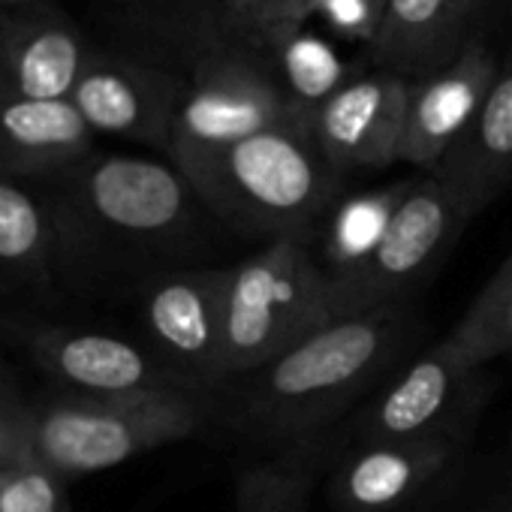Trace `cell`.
Masks as SVG:
<instances>
[{"mask_svg": "<svg viewBox=\"0 0 512 512\" xmlns=\"http://www.w3.org/2000/svg\"><path fill=\"white\" fill-rule=\"evenodd\" d=\"M31 187L49 214L61 296L133 299L154 275L211 253L217 220L169 160L94 151Z\"/></svg>", "mask_w": 512, "mask_h": 512, "instance_id": "obj_1", "label": "cell"}, {"mask_svg": "<svg viewBox=\"0 0 512 512\" xmlns=\"http://www.w3.org/2000/svg\"><path fill=\"white\" fill-rule=\"evenodd\" d=\"M419 335L416 302L332 320L281 359L223 383L214 425L263 452L332 434L413 359Z\"/></svg>", "mask_w": 512, "mask_h": 512, "instance_id": "obj_2", "label": "cell"}, {"mask_svg": "<svg viewBox=\"0 0 512 512\" xmlns=\"http://www.w3.org/2000/svg\"><path fill=\"white\" fill-rule=\"evenodd\" d=\"M175 166L220 226L266 241L314 235L344 184L305 127L266 130Z\"/></svg>", "mask_w": 512, "mask_h": 512, "instance_id": "obj_3", "label": "cell"}, {"mask_svg": "<svg viewBox=\"0 0 512 512\" xmlns=\"http://www.w3.org/2000/svg\"><path fill=\"white\" fill-rule=\"evenodd\" d=\"M211 425L214 395L91 398L52 389L34 398V458L70 479L118 467L169 443H184Z\"/></svg>", "mask_w": 512, "mask_h": 512, "instance_id": "obj_4", "label": "cell"}, {"mask_svg": "<svg viewBox=\"0 0 512 512\" xmlns=\"http://www.w3.org/2000/svg\"><path fill=\"white\" fill-rule=\"evenodd\" d=\"M329 323V281L311 235L266 241L232 266L223 311L226 383L281 359Z\"/></svg>", "mask_w": 512, "mask_h": 512, "instance_id": "obj_5", "label": "cell"}, {"mask_svg": "<svg viewBox=\"0 0 512 512\" xmlns=\"http://www.w3.org/2000/svg\"><path fill=\"white\" fill-rule=\"evenodd\" d=\"M473 208L434 172L413 178L380 244L329 281L332 320L413 305L473 220Z\"/></svg>", "mask_w": 512, "mask_h": 512, "instance_id": "obj_6", "label": "cell"}, {"mask_svg": "<svg viewBox=\"0 0 512 512\" xmlns=\"http://www.w3.org/2000/svg\"><path fill=\"white\" fill-rule=\"evenodd\" d=\"M488 398V365L449 335L404 362L344 425V443L473 437Z\"/></svg>", "mask_w": 512, "mask_h": 512, "instance_id": "obj_7", "label": "cell"}, {"mask_svg": "<svg viewBox=\"0 0 512 512\" xmlns=\"http://www.w3.org/2000/svg\"><path fill=\"white\" fill-rule=\"evenodd\" d=\"M302 127L284 97L269 52L256 43L199 55L169 139V163L220 151L256 133ZM308 130V127H305Z\"/></svg>", "mask_w": 512, "mask_h": 512, "instance_id": "obj_8", "label": "cell"}, {"mask_svg": "<svg viewBox=\"0 0 512 512\" xmlns=\"http://www.w3.org/2000/svg\"><path fill=\"white\" fill-rule=\"evenodd\" d=\"M0 338L28 356V362L52 380V389L91 398H133L196 392L172 371L148 344L121 335L64 326L31 314H0Z\"/></svg>", "mask_w": 512, "mask_h": 512, "instance_id": "obj_9", "label": "cell"}, {"mask_svg": "<svg viewBox=\"0 0 512 512\" xmlns=\"http://www.w3.org/2000/svg\"><path fill=\"white\" fill-rule=\"evenodd\" d=\"M232 266H181L145 281L133 302L145 344L193 389L214 395L223 371V311Z\"/></svg>", "mask_w": 512, "mask_h": 512, "instance_id": "obj_10", "label": "cell"}, {"mask_svg": "<svg viewBox=\"0 0 512 512\" xmlns=\"http://www.w3.org/2000/svg\"><path fill=\"white\" fill-rule=\"evenodd\" d=\"M473 437L344 443L329 464L335 512H416L467 464Z\"/></svg>", "mask_w": 512, "mask_h": 512, "instance_id": "obj_11", "label": "cell"}, {"mask_svg": "<svg viewBox=\"0 0 512 512\" xmlns=\"http://www.w3.org/2000/svg\"><path fill=\"white\" fill-rule=\"evenodd\" d=\"M187 76L124 52L94 49L73 91V106L97 136L169 151Z\"/></svg>", "mask_w": 512, "mask_h": 512, "instance_id": "obj_12", "label": "cell"}, {"mask_svg": "<svg viewBox=\"0 0 512 512\" xmlns=\"http://www.w3.org/2000/svg\"><path fill=\"white\" fill-rule=\"evenodd\" d=\"M407 79L368 70L332 94L308 121V133L338 175L380 172L401 163Z\"/></svg>", "mask_w": 512, "mask_h": 512, "instance_id": "obj_13", "label": "cell"}, {"mask_svg": "<svg viewBox=\"0 0 512 512\" xmlns=\"http://www.w3.org/2000/svg\"><path fill=\"white\" fill-rule=\"evenodd\" d=\"M91 52L85 31L55 0L0 10V106L70 100Z\"/></svg>", "mask_w": 512, "mask_h": 512, "instance_id": "obj_14", "label": "cell"}, {"mask_svg": "<svg viewBox=\"0 0 512 512\" xmlns=\"http://www.w3.org/2000/svg\"><path fill=\"white\" fill-rule=\"evenodd\" d=\"M500 70V58L479 40L449 67L407 79V118L401 163L434 172L452 145L467 133Z\"/></svg>", "mask_w": 512, "mask_h": 512, "instance_id": "obj_15", "label": "cell"}, {"mask_svg": "<svg viewBox=\"0 0 512 512\" xmlns=\"http://www.w3.org/2000/svg\"><path fill=\"white\" fill-rule=\"evenodd\" d=\"M488 0H386L383 25L368 46L371 70L422 79L479 43Z\"/></svg>", "mask_w": 512, "mask_h": 512, "instance_id": "obj_16", "label": "cell"}, {"mask_svg": "<svg viewBox=\"0 0 512 512\" xmlns=\"http://www.w3.org/2000/svg\"><path fill=\"white\" fill-rule=\"evenodd\" d=\"M97 151V133L73 100L0 106V175L40 181Z\"/></svg>", "mask_w": 512, "mask_h": 512, "instance_id": "obj_17", "label": "cell"}, {"mask_svg": "<svg viewBox=\"0 0 512 512\" xmlns=\"http://www.w3.org/2000/svg\"><path fill=\"white\" fill-rule=\"evenodd\" d=\"M470 208L485 211L512 184V52L500 61L497 79L467 133L434 169Z\"/></svg>", "mask_w": 512, "mask_h": 512, "instance_id": "obj_18", "label": "cell"}, {"mask_svg": "<svg viewBox=\"0 0 512 512\" xmlns=\"http://www.w3.org/2000/svg\"><path fill=\"white\" fill-rule=\"evenodd\" d=\"M19 296L55 302L52 229L31 184L0 175V305Z\"/></svg>", "mask_w": 512, "mask_h": 512, "instance_id": "obj_19", "label": "cell"}, {"mask_svg": "<svg viewBox=\"0 0 512 512\" xmlns=\"http://www.w3.org/2000/svg\"><path fill=\"white\" fill-rule=\"evenodd\" d=\"M344 446L341 428L253 458L235 482V512H311L323 470Z\"/></svg>", "mask_w": 512, "mask_h": 512, "instance_id": "obj_20", "label": "cell"}, {"mask_svg": "<svg viewBox=\"0 0 512 512\" xmlns=\"http://www.w3.org/2000/svg\"><path fill=\"white\" fill-rule=\"evenodd\" d=\"M410 184L413 178H401L377 190L341 193L332 202V208L323 214V220L317 223L311 235L317 260L326 272V281H335L347 275L350 269H356L380 244Z\"/></svg>", "mask_w": 512, "mask_h": 512, "instance_id": "obj_21", "label": "cell"}, {"mask_svg": "<svg viewBox=\"0 0 512 512\" xmlns=\"http://www.w3.org/2000/svg\"><path fill=\"white\" fill-rule=\"evenodd\" d=\"M272 49V64L278 73V82L284 88V97L302 127H308L311 115L338 94L347 82H353L359 73L344 64V58L320 37L299 31L287 40H278Z\"/></svg>", "mask_w": 512, "mask_h": 512, "instance_id": "obj_22", "label": "cell"}, {"mask_svg": "<svg viewBox=\"0 0 512 512\" xmlns=\"http://www.w3.org/2000/svg\"><path fill=\"white\" fill-rule=\"evenodd\" d=\"M0 512H70L67 479L37 458L4 467L0 470Z\"/></svg>", "mask_w": 512, "mask_h": 512, "instance_id": "obj_23", "label": "cell"}, {"mask_svg": "<svg viewBox=\"0 0 512 512\" xmlns=\"http://www.w3.org/2000/svg\"><path fill=\"white\" fill-rule=\"evenodd\" d=\"M34 461V398L0 356V470Z\"/></svg>", "mask_w": 512, "mask_h": 512, "instance_id": "obj_24", "label": "cell"}, {"mask_svg": "<svg viewBox=\"0 0 512 512\" xmlns=\"http://www.w3.org/2000/svg\"><path fill=\"white\" fill-rule=\"evenodd\" d=\"M323 0H247V10L241 16L244 40L256 46H275L287 40L317 16Z\"/></svg>", "mask_w": 512, "mask_h": 512, "instance_id": "obj_25", "label": "cell"}, {"mask_svg": "<svg viewBox=\"0 0 512 512\" xmlns=\"http://www.w3.org/2000/svg\"><path fill=\"white\" fill-rule=\"evenodd\" d=\"M449 338L479 365H491L500 356L512 359V296L488 314H464Z\"/></svg>", "mask_w": 512, "mask_h": 512, "instance_id": "obj_26", "label": "cell"}, {"mask_svg": "<svg viewBox=\"0 0 512 512\" xmlns=\"http://www.w3.org/2000/svg\"><path fill=\"white\" fill-rule=\"evenodd\" d=\"M386 13V0H323L317 19L347 43L371 46Z\"/></svg>", "mask_w": 512, "mask_h": 512, "instance_id": "obj_27", "label": "cell"}, {"mask_svg": "<svg viewBox=\"0 0 512 512\" xmlns=\"http://www.w3.org/2000/svg\"><path fill=\"white\" fill-rule=\"evenodd\" d=\"M512 296V253L506 256V260L497 266V272L485 281V287L479 290V296L473 299V305L464 311V314H488L491 308H497L500 302H506Z\"/></svg>", "mask_w": 512, "mask_h": 512, "instance_id": "obj_28", "label": "cell"}, {"mask_svg": "<svg viewBox=\"0 0 512 512\" xmlns=\"http://www.w3.org/2000/svg\"><path fill=\"white\" fill-rule=\"evenodd\" d=\"M220 10L232 19V22H241L244 10H247V0H217Z\"/></svg>", "mask_w": 512, "mask_h": 512, "instance_id": "obj_29", "label": "cell"}, {"mask_svg": "<svg viewBox=\"0 0 512 512\" xmlns=\"http://www.w3.org/2000/svg\"><path fill=\"white\" fill-rule=\"evenodd\" d=\"M49 4V0H0V10H22V7H37Z\"/></svg>", "mask_w": 512, "mask_h": 512, "instance_id": "obj_30", "label": "cell"}, {"mask_svg": "<svg viewBox=\"0 0 512 512\" xmlns=\"http://www.w3.org/2000/svg\"><path fill=\"white\" fill-rule=\"evenodd\" d=\"M494 512H512V491H509V494L494 506Z\"/></svg>", "mask_w": 512, "mask_h": 512, "instance_id": "obj_31", "label": "cell"}, {"mask_svg": "<svg viewBox=\"0 0 512 512\" xmlns=\"http://www.w3.org/2000/svg\"><path fill=\"white\" fill-rule=\"evenodd\" d=\"M509 4H512V0H509Z\"/></svg>", "mask_w": 512, "mask_h": 512, "instance_id": "obj_32", "label": "cell"}, {"mask_svg": "<svg viewBox=\"0 0 512 512\" xmlns=\"http://www.w3.org/2000/svg\"><path fill=\"white\" fill-rule=\"evenodd\" d=\"M509 7H512V4H509Z\"/></svg>", "mask_w": 512, "mask_h": 512, "instance_id": "obj_33", "label": "cell"}]
</instances>
